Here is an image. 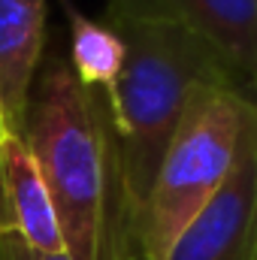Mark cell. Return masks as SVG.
Masks as SVG:
<instances>
[{"label":"cell","mask_w":257,"mask_h":260,"mask_svg":"<svg viewBox=\"0 0 257 260\" xmlns=\"http://www.w3.org/2000/svg\"><path fill=\"white\" fill-rule=\"evenodd\" d=\"M106 15L173 21L227 67L233 94L257 106V0H106Z\"/></svg>","instance_id":"277c9868"},{"label":"cell","mask_w":257,"mask_h":260,"mask_svg":"<svg viewBox=\"0 0 257 260\" xmlns=\"http://www.w3.org/2000/svg\"><path fill=\"white\" fill-rule=\"evenodd\" d=\"M67 15V61L73 67L76 79L91 88L100 91L103 97L112 94L121 67H124V43L115 34L112 24L88 18L73 0H58Z\"/></svg>","instance_id":"ba28073f"},{"label":"cell","mask_w":257,"mask_h":260,"mask_svg":"<svg viewBox=\"0 0 257 260\" xmlns=\"http://www.w3.org/2000/svg\"><path fill=\"white\" fill-rule=\"evenodd\" d=\"M0 236H18L43 254H64L52 197L21 136L0 139Z\"/></svg>","instance_id":"8992f818"},{"label":"cell","mask_w":257,"mask_h":260,"mask_svg":"<svg viewBox=\"0 0 257 260\" xmlns=\"http://www.w3.org/2000/svg\"><path fill=\"white\" fill-rule=\"evenodd\" d=\"M21 139L37 160L52 197L64 254L70 260H109L118 233L121 203L115 179V148L109 106L100 91L85 88L58 43L43 52Z\"/></svg>","instance_id":"6da1fadb"},{"label":"cell","mask_w":257,"mask_h":260,"mask_svg":"<svg viewBox=\"0 0 257 260\" xmlns=\"http://www.w3.org/2000/svg\"><path fill=\"white\" fill-rule=\"evenodd\" d=\"M0 260H70L67 254H43L18 236H0Z\"/></svg>","instance_id":"9c48e42d"},{"label":"cell","mask_w":257,"mask_h":260,"mask_svg":"<svg viewBox=\"0 0 257 260\" xmlns=\"http://www.w3.org/2000/svg\"><path fill=\"white\" fill-rule=\"evenodd\" d=\"M245 121L248 103L227 88L206 85L188 100L136 221V260L170 257L179 236L233 173Z\"/></svg>","instance_id":"3957f363"},{"label":"cell","mask_w":257,"mask_h":260,"mask_svg":"<svg viewBox=\"0 0 257 260\" xmlns=\"http://www.w3.org/2000/svg\"><path fill=\"white\" fill-rule=\"evenodd\" d=\"M43 52L46 0H0V121L6 136H21Z\"/></svg>","instance_id":"52a82bcc"},{"label":"cell","mask_w":257,"mask_h":260,"mask_svg":"<svg viewBox=\"0 0 257 260\" xmlns=\"http://www.w3.org/2000/svg\"><path fill=\"white\" fill-rule=\"evenodd\" d=\"M167 260H257V106L248 103L233 173Z\"/></svg>","instance_id":"5b68a950"},{"label":"cell","mask_w":257,"mask_h":260,"mask_svg":"<svg viewBox=\"0 0 257 260\" xmlns=\"http://www.w3.org/2000/svg\"><path fill=\"white\" fill-rule=\"evenodd\" d=\"M106 24L124 43L121 76L106 97L121 221L133 245L136 221L151 191L157 164L173 139L188 100L200 88L233 91L221 58L191 30L142 15H106ZM136 257V251H133Z\"/></svg>","instance_id":"7a4b0ae2"},{"label":"cell","mask_w":257,"mask_h":260,"mask_svg":"<svg viewBox=\"0 0 257 260\" xmlns=\"http://www.w3.org/2000/svg\"><path fill=\"white\" fill-rule=\"evenodd\" d=\"M3 136H6V130H3V121H0V139H3Z\"/></svg>","instance_id":"30bf717a"}]
</instances>
